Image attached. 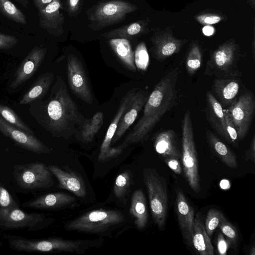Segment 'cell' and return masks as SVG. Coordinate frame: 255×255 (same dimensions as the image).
Segmentation results:
<instances>
[{
  "mask_svg": "<svg viewBox=\"0 0 255 255\" xmlns=\"http://www.w3.org/2000/svg\"><path fill=\"white\" fill-rule=\"evenodd\" d=\"M229 243L224 235L220 233L218 234L217 240V246L218 253L220 255H226L229 247Z\"/></svg>",
  "mask_w": 255,
  "mask_h": 255,
  "instance_id": "obj_42",
  "label": "cell"
},
{
  "mask_svg": "<svg viewBox=\"0 0 255 255\" xmlns=\"http://www.w3.org/2000/svg\"><path fill=\"white\" fill-rule=\"evenodd\" d=\"M154 147L156 152L163 159L166 157L181 159V151L178 147L177 135L172 129L158 133L154 141Z\"/></svg>",
  "mask_w": 255,
  "mask_h": 255,
  "instance_id": "obj_20",
  "label": "cell"
},
{
  "mask_svg": "<svg viewBox=\"0 0 255 255\" xmlns=\"http://www.w3.org/2000/svg\"><path fill=\"white\" fill-rule=\"evenodd\" d=\"M226 218L220 211L210 209L207 214L205 222V229L207 235L211 237L214 231L219 227L222 221Z\"/></svg>",
  "mask_w": 255,
  "mask_h": 255,
  "instance_id": "obj_35",
  "label": "cell"
},
{
  "mask_svg": "<svg viewBox=\"0 0 255 255\" xmlns=\"http://www.w3.org/2000/svg\"><path fill=\"white\" fill-rule=\"evenodd\" d=\"M46 51V48L39 46L31 49L15 72L10 88L15 89L33 76L44 59Z\"/></svg>",
  "mask_w": 255,
  "mask_h": 255,
  "instance_id": "obj_14",
  "label": "cell"
},
{
  "mask_svg": "<svg viewBox=\"0 0 255 255\" xmlns=\"http://www.w3.org/2000/svg\"><path fill=\"white\" fill-rule=\"evenodd\" d=\"M131 178L129 172L120 173L116 178L114 186V193L116 197L122 200L125 198L131 185Z\"/></svg>",
  "mask_w": 255,
  "mask_h": 255,
  "instance_id": "obj_34",
  "label": "cell"
},
{
  "mask_svg": "<svg viewBox=\"0 0 255 255\" xmlns=\"http://www.w3.org/2000/svg\"><path fill=\"white\" fill-rule=\"evenodd\" d=\"M44 215L26 213L16 207L0 208V226L4 228H35L50 224Z\"/></svg>",
  "mask_w": 255,
  "mask_h": 255,
  "instance_id": "obj_10",
  "label": "cell"
},
{
  "mask_svg": "<svg viewBox=\"0 0 255 255\" xmlns=\"http://www.w3.org/2000/svg\"><path fill=\"white\" fill-rule=\"evenodd\" d=\"M202 31L205 35L209 36L214 33L215 29L213 26L210 25H206L203 27Z\"/></svg>",
  "mask_w": 255,
  "mask_h": 255,
  "instance_id": "obj_48",
  "label": "cell"
},
{
  "mask_svg": "<svg viewBox=\"0 0 255 255\" xmlns=\"http://www.w3.org/2000/svg\"><path fill=\"white\" fill-rule=\"evenodd\" d=\"M206 115L213 128L229 141L226 129L224 109L221 103L210 92L206 93Z\"/></svg>",
  "mask_w": 255,
  "mask_h": 255,
  "instance_id": "obj_21",
  "label": "cell"
},
{
  "mask_svg": "<svg viewBox=\"0 0 255 255\" xmlns=\"http://www.w3.org/2000/svg\"><path fill=\"white\" fill-rule=\"evenodd\" d=\"M52 0H33L34 3L36 8L41 9L46 6Z\"/></svg>",
  "mask_w": 255,
  "mask_h": 255,
  "instance_id": "obj_47",
  "label": "cell"
},
{
  "mask_svg": "<svg viewBox=\"0 0 255 255\" xmlns=\"http://www.w3.org/2000/svg\"><path fill=\"white\" fill-rule=\"evenodd\" d=\"M249 255H255V249L254 245H253V246L252 247V248L250 251Z\"/></svg>",
  "mask_w": 255,
  "mask_h": 255,
  "instance_id": "obj_50",
  "label": "cell"
},
{
  "mask_svg": "<svg viewBox=\"0 0 255 255\" xmlns=\"http://www.w3.org/2000/svg\"><path fill=\"white\" fill-rule=\"evenodd\" d=\"M226 129L229 138V142L236 145L238 142V135L236 128L227 110H224Z\"/></svg>",
  "mask_w": 255,
  "mask_h": 255,
  "instance_id": "obj_38",
  "label": "cell"
},
{
  "mask_svg": "<svg viewBox=\"0 0 255 255\" xmlns=\"http://www.w3.org/2000/svg\"><path fill=\"white\" fill-rule=\"evenodd\" d=\"M151 41L155 58L162 61L179 52L187 40L177 39L171 32L163 31L153 37Z\"/></svg>",
  "mask_w": 255,
  "mask_h": 255,
  "instance_id": "obj_18",
  "label": "cell"
},
{
  "mask_svg": "<svg viewBox=\"0 0 255 255\" xmlns=\"http://www.w3.org/2000/svg\"><path fill=\"white\" fill-rule=\"evenodd\" d=\"M68 81L72 93L83 102L91 104L93 96L85 71L80 60L74 55L68 56Z\"/></svg>",
  "mask_w": 255,
  "mask_h": 255,
  "instance_id": "obj_11",
  "label": "cell"
},
{
  "mask_svg": "<svg viewBox=\"0 0 255 255\" xmlns=\"http://www.w3.org/2000/svg\"><path fill=\"white\" fill-rule=\"evenodd\" d=\"M227 110L237 131L239 139H243L249 130L254 115L253 93L248 92L241 95Z\"/></svg>",
  "mask_w": 255,
  "mask_h": 255,
  "instance_id": "obj_9",
  "label": "cell"
},
{
  "mask_svg": "<svg viewBox=\"0 0 255 255\" xmlns=\"http://www.w3.org/2000/svg\"><path fill=\"white\" fill-rule=\"evenodd\" d=\"M0 12L15 22L21 24L27 23L25 15L10 0H0Z\"/></svg>",
  "mask_w": 255,
  "mask_h": 255,
  "instance_id": "obj_31",
  "label": "cell"
},
{
  "mask_svg": "<svg viewBox=\"0 0 255 255\" xmlns=\"http://www.w3.org/2000/svg\"><path fill=\"white\" fill-rule=\"evenodd\" d=\"M148 96L146 92L141 90H137L131 104L122 117L118 125L111 143L115 144L117 142L134 123L139 113L144 106Z\"/></svg>",
  "mask_w": 255,
  "mask_h": 255,
  "instance_id": "obj_17",
  "label": "cell"
},
{
  "mask_svg": "<svg viewBox=\"0 0 255 255\" xmlns=\"http://www.w3.org/2000/svg\"><path fill=\"white\" fill-rule=\"evenodd\" d=\"M175 209L179 228L182 235L188 245H192L194 221V210L190 204L182 190L176 191Z\"/></svg>",
  "mask_w": 255,
  "mask_h": 255,
  "instance_id": "obj_15",
  "label": "cell"
},
{
  "mask_svg": "<svg viewBox=\"0 0 255 255\" xmlns=\"http://www.w3.org/2000/svg\"><path fill=\"white\" fill-rule=\"evenodd\" d=\"M53 77L54 75L51 72H46L38 76L19 101V104H29L42 98L48 91L52 83Z\"/></svg>",
  "mask_w": 255,
  "mask_h": 255,
  "instance_id": "obj_25",
  "label": "cell"
},
{
  "mask_svg": "<svg viewBox=\"0 0 255 255\" xmlns=\"http://www.w3.org/2000/svg\"><path fill=\"white\" fill-rule=\"evenodd\" d=\"M178 76V70L174 69L155 85L144 106L142 116L120 145L123 149L129 144L145 140L161 118L174 105Z\"/></svg>",
  "mask_w": 255,
  "mask_h": 255,
  "instance_id": "obj_1",
  "label": "cell"
},
{
  "mask_svg": "<svg viewBox=\"0 0 255 255\" xmlns=\"http://www.w3.org/2000/svg\"><path fill=\"white\" fill-rule=\"evenodd\" d=\"M143 181L149 198L152 219L159 229L165 225L168 210V195L166 182L155 170L146 168Z\"/></svg>",
  "mask_w": 255,
  "mask_h": 255,
  "instance_id": "obj_7",
  "label": "cell"
},
{
  "mask_svg": "<svg viewBox=\"0 0 255 255\" xmlns=\"http://www.w3.org/2000/svg\"><path fill=\"white\" fill-rule=\"evenodd\" d=\"M129 213L137 229L141 230L146 227L148 215L145 196L142 190L137 189L133 193Z\"/></svg>",
  "mask_w": 255,
  "mask_h": 255,
  "instance_id": "obj_26",
  "label": "cell"
},
{
  "mask_svg": "<svg viewBox=\"0 0 255 255\" xmlns=\"http://www.w3.org/2000/svg\"><path fill=\"white\" fill-rule=\"evenodd\" d=\"M181 160L183 171L190 188L196 192L201 190L197 153L190 112L187 110L182 123Z\"/></svg>",
  "mask_w": 255,
  "mask_h": 255,
  "instance_id": "obj_6",
  "label": "cell"
},
{
  "mask_svg": "<svg viewBox=\"0 0 255 255\" xmlns=\"http://www.w3.org/2000/svg\"><path fill=\"white\" fill-rule=\"evenodd\" d=\"M16 207L12 197L4 187L0 186V208H5Z\"/></svg>",
  "mask_w": 255,
  "mask_h": 255,
  "instance_id": "obj_41",
  "label": "cell"
},
{
  "mask_svg": "<svg viewBox=\"0 0 255 255\" xmlns=\"http://www.w3.org/2000/svg\"><path fill=\"white\" fill-rule=\"evenodd\" d=\"M138 9L134 4L123 0L100 2L87 12L89 26L99 30L123 21L127 15Z\"/></svg>",
  "mask_w": 255,
  "mask_h": 255,
  "instance_id": "obj_4",
  "label": "cell"
},
{
  "mask_svg": "<svg viewBox=\"0 0 255 255\" xmlns=\"http://www.w3.org/2000/svg\"><path fill=\"white\" fill-rule=\"evenodd\" d=\"M76 198L63 192H55L42 195L26 203L35 209H60L69 207L76 202Z\"/></svg>",
  "mask_w": 255,
  "mask_h": 255,
  "instance_id": "obj_19",
  "label": "cell"
},
{
  "mask_svg": "<svg viewBox=\"0 0 255 255\" xmlns=\"http://www.w3.org/2000/svg\"><path fill=\"white\" fill-rule=\"evenodd\" d=\"M247 160H250L254 163L255 159V135H254L252 139L250 145L245 154Z\"/></svg>",
  "mask_w": 255,
  "mask_h": 255,
  "instance_id": "obj_46",
  "label": "cell"
},
{
  "mask_svg": "<svg viewBox=\"0 0 255 255\" xmlns=\"http://www.w3.org/2000/svg\"><path fill=\"white\" fill-rule=\"evenodd\" d=\"M104 115L101 112L96 113L91 119L86 120L81 129V138L85 142H91L103 124Z\"/></svg>",
  "mask_w": 255,
  "mask_h": 255,
  "instance_id": "obj_30",
  "label": "cell"
},
{
  "mask_svg": "<svg viewBox=\"0 0 255 255\" xmlns=\"http://www.w3.org/2000/svg\"><path fill=\"white\" fill-rule=\"evenodd\" d=\"M206 135L210 147L222 161L230 168H236L237 158L233 151L210 130L207 129Z\"/></svg>",
  "mask_w": 255,
  "mask_h": 255,
  "instance_id": "obj_28",
  "label": "cell"
},
{
  "mask_svg": "<svg viewBox=\"0 0 255 255\" xmlns=\"http://www.w3.org/2000/svg\"><path fill=\"white\" fill-rule=\"evenodd\" d=\"M196 19L202 24L211 25L222 21L223 17L218 14L204 13L197 15Z\"/></svg>",
  "mask_w": 255,
  "mask_h": 255,
  "instance_id": "obj_39",
  "label": "cell"
},
{
  "mask_svg": "<svg viewBox=\"0 0 255 255\" xmlns=\"http://www.w3.org/2000/svg\"><path fill=\"white\" fill-rule=\"evenodd\" d=\"M249 2L251 3V6L254 8L255 7V0H248Z\"/></svg>",
  "mask_w": 255,
  "mask_h": 255,
  "instance_id": "obj_51",
  "label": "cell"
},
{
  "mask_svg": "<svg viewBox=\"0 0 255 255\" xmlns=\"http://www.w3.org/2000/svg\"><path fill=\"white\" fill-rule=\"evenodd\" d=\"M18 39L13 35L0 33V49L7 50L15 46Z\"/></svg>",
  "mask_w": 255,
  "mask_h": 255,
  "instance_id": "obj_40",
  "label": "cell"
},
{
  "mask_svg": "<svg viewBox=\"0 0 255 255\" xmlns=\"http://www.w3.org/2000/svg\"><path fill=\"white\" fill-rule=\"evenodd\" d=\"M137 90L136 88L132 89L126 94L121 101L118 111L115 118L110 125L101 144L98 156L99 160L101 159L104 154L111 147L112 140L117 129L118 125L122 117L131 104Z\"/></svg>",
  "mask_w": 255,
  "mask_h": 255,
  "instance_id": "obj_22",
  "label": "cell"
},
{
  "mask_svg": "<svg viewBox=\"0 0 255 255\" xmlns=\"http://www.w3.org/2000/svg\"><path fill=\"white\" fill-rule=\"evenodd\" d=\"M29 104V111L37 122L53 136L60 135L69 126L78 124L79 113L75 102L58 80L47 101L36 100Z\"/></svg>",
  "mask_w": 255,
  "mask_h": 255,
  "instance_id": "obj_2",
  "label": "cell"
},
{
  "mask_svg": "<svg viewBox=\"0 0 255 255\" xmlns=\"http://www.w3.org/2000/svg\"><path fill=\"white\" fill-rule=\"evenodd\" d=\"M222 233L227 237L229 244L235 245L238 240V233L235 227L226 218L220 223L219 227Z\"/></svg>",
  "mask_w": 255,
  "mask_h": 255,
  "instance_id": "obj_37",
  "label": "cell"
},
{
  "mask_svg": "<svg viewBox=\"0 0 255 255\" xmlns=\"http://www.w3.org/2000/svg\"><path fill=\"white\" fill-rule=\"evenodd\" d=\"M64 21L61 0H52L44 8L38 10L39 26L51 35L59 37L63 35Z\"/></svg>",
  "mask_w": 255,
  "mask_h": 255,
  "instance_id": "obj_13",
  "label": "cell"
},
{
  "mask_svg": "<svg viewBox=\"0 0 255 255\" xmlns=\"http://www.w3.org/2000/svg\"><path fill=\"white\" fill-rule=\"evenodd\" d=\"M13 175L19 186L25 189L49 188L54 184L52 173L41 162L16 165Z\"/></svg>",
  "mask_w": 255,
  "mask_h": 255,
  "instance_id": "obj_8",
  "label": "cell"
},
{
  "mask_svg": "<svg viewBox=\"0 0 255 255\" xmlns=\"http://www.w3.org/2000/svg\"><path fill=\"white\" fill-rule=\"evenodd\" d=\"M0 131L20 147L36 153H48L51 149L34 134L9 124L0 116Z\"/></svg>",
  "mask_w": 255,
  "mask_h": 255,
  "instance_id": "obj_12",
  "label": "cell"
},
{
  "mask_svg": "<svg viewBox=\"0 0 255 255\" xmlns=\"http://www.w3.org/2000/svg\"><path fill=\"white\" fill-rule=\"evenodd\" d=\"M167 166L176 174H180L182 168L179 159L174 157H166L163 159Z\"/></svg>",
  "mask_w": 255,
  "mask_h": 255,
  "instance_id": "obj_43",
  "label": "cell"
},
{
  "mask_svg": "<svg viewBox=\"0 0 255 255\" xmlns=\"http://www.w3.org/2000/svg\"><path fill=\"white\" fill-rule=\"evenodd\" d=\"M192 244L201 255H214L211 239L206 232L199 213L194 218Z\"/></svg>",
  "mask_w": 255,
  "mask_h": 255,
  "instance_id": "obj_24",
  "label": "cell"
},
{
  "mask_svg": "<svg viewBox=\"0 0 255 255\" xmlns=\"http://www.w3.org/2000/svg\"><path fill=\"white\" fill-rule=\"evenodd\" d=\"M109 43L118 58L129 70L135 72L134 52L129 40L125 38L109 39Z\"/></svg>",
  "mask_w": 255,
  "mask_h": 255,
  "instance_id": "obj_27",
  "label": "cell"
},
{
  "mask_svg": "<svg viewBox=\"0 0 255 255\" xmlns=\"http://www.w3.org/2000/svg\"><path fill=\"white\" fill-rule=\"evenodd\" d=\"M48 168L58 181L59 188L66 189L80 198L86 196V187L80 174L68 168L63 169L56 165H49Z\"/></svg>",
  "mask_w": 255,
  "mask_h": 255,
  "instance_id": "obj_16",
  "label": "cell"
},
{
  "mask_svg": "<svg viewBox=\"0 0 255 255\" xmlns=\"http://www.w3.org/2000/svg\"><path fill=\"white\" fill-rule=\"evenodd\" d=\"M81 0H68L67 11L70 15L77 14L80 8Z\"/></svg>",
  "mask_w": 255,
  "mask_h": 255,
  "instance_id": "obj_45",
  "label": "cell"
},
{
  "mask_svg": "<svg viewBox=\"0 0 255 255\" xmlns=\"http://www.w3.org/2000/svg\"><path fill=\"white\" fill-rule=\"evenodd\" d=\"M202 61V54L198 44H192L186 59V68L190 76L193 75L200 68Z\"/></svg>",
  "mask_w": 255,
  "mask_h": 255,
  "instance_id": "obj_32",
  "label": "cell"
},
{
  "mask_svg": "<svg viewBox=\"0 0 255 255\" xmlns=\"http://www.w3.org/2000/svg\"><path fill=\"white\" fill-rule=\"evenodd\" d=\"M134 64L138 69L145 71L149 64V55L144 42L139 43L134 52Z\"/></svg>",
  "mask_w": 255,
  "mask_h": 255,
  "instance_id": "obj_36",
  "label": "cell"
},
{
  "mask_svg": "<svg viewBox=\"0 0 255 255\" xmlns=\"http://www.w3.org/2000/svg\"><path fill=\"white\" fill-rule=\"evenodd\" d=\"M212 88L221 103L229 105L233 103L239 92L240 85L234 77L217 78L213 81Z\"/></svg>",
  "mask_w": 255,
  "mask_h": 255,
  "instance_id": "obj_23",
  "label": "cell"
},
{
  "mask_svg": "<svg viewBox=\"0 0 255 255\" xmlns=\"http://www.w3.org/2000/svg\"><path fill=\"white\" fill-rule=\"evenodd\" d=\"M126 222L122 212L100 209L85 214L68 222L65 228L69 231L110 237Z\"/></svg>",
  "mask_w": 255,
  "mask_h": 255,
  "instance_id": "obj_3",
  "label": "cell"
},
{
  "mask_svg": "<svg viewBox=\"0 0 255 255\" xmlns=\"http://www.w3.org/2000/svg\"><path fill=\"white\" fill-rule=\"evenodd\" d=\"M22 6L26 7L28 4V0H16Z\"/></svg>",
  "mask_w": 255,
  "mask_h": 255,
  "instance_id": "obj_49",
  "label": "cell"
},
{
  "mask_svg": "<svg viewBox=\"0 0 255 255\" xmlns=\"http://www.w3.org/2000/svg\"><path fill=\"white\" fill-rule=\"evenodd\" d=\"M146 25L147 22L145 20H138L112 29L103 33L102 36L108 39L125 38L128 39L143 33Z\"/></svg>",
  "mask_w": 255,
  "mask_h": 255,
  "instance_id": "obj_29",
  "label": "cell"
},
{
  "mask_svg": "<svg viewBox=\"0 0 255 255\" xmlns=\"http://www.w3.org/2000/svg\"><path fill=\"white\" fill-rule=\"evenodd\" d=\"M123 148L120 146L115 147H110L108 151L104 154L101 161H105L109 159H111L118 155H119L123 151Z\"/></svg>",
  "mask_w": 255,
  "mask_h": 255,
  "instance_id": "obj_44",
  "label": "cell"
},
{
  "mask_svg": "<svg viewBox=\"0 0 255 255\" xmlns=\"http://www.w3.org/2000/svg\"><path fill=\"white\" fill-rule=\"evenodd\" d=\"M239 56L236 42L233 39L226 41L210 54L204 74L217 78L239 77L242 73L237 65Z\"/></svg>",
  "mask_w": 255,
  "mask_h": 255,
  "instance_id": "obj_5",
  "label": "cell"
},
{
  "mask_svg": "<svg viewBox=\"0 0 255 255\" xmlns=\"http://www.w3.org/2000/svg\"><path fill=\"white\" fill-rule=\"evenodd\" d=\"M0 116L9 124L30 134L33 131L18 116L13 110L0 104Z\"/></svg>",
  "mask_w": 255,
  "mask_h": 255,
  "instance_id": "obj_33",
  "label": "cell"
}]
</instances>
